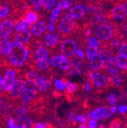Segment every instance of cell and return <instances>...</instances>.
<instances>
[{
  "label": "cell",
  "instance_id": "277c9868",
  "mask_svg": "<svg viewBox=\"0 0 127 128\" xmlns=\"http://www.w3.org/2000/svg\"><path fill=\"white\" fill-rule=\"evenodd\" d=\"M75 27V21L70 17L69 14H66L62 17L58 24L59 34L62 36H66L74 30Z\"/></svg>",
  "mask_w": 127,
  "mask_h": 128
},
{
  "label": "cell",
  "instance_id": "d4e9b609",
  "mask_svg": "<svg viewBox=\"0 0 127 128\" xmlns=\"http://www.w3.org/2000/svg\"><path fill=\"white\" fill-rule=\"evenodd\" d=\"M21 76L26 80H33V81H35V79L37 77V72L34 69L30 68L26 72L21 73Z\"/></svg>",
  "mask_w": 127,
  "mask_h": 128
},
{
  "label": "cell",
  "instance_id": "83f0119b",
  "mask_svg": "<svg viewBox=\"0 0 127 128\" xmlns=\"http://www.w3.org/2000/svg\"><path fill=\"white\" fill-rule=\"evenodd\" d=\"M116 62H117V66H118V68H120L123 71L124 70L125 72H126V70H127V60H126V57L118 55L116 57Z\"/></svg>",
  "mask_w": 127,
  "mask_h": 128
},
{
  "label": "cell",
  "instance_id": "91938a15",
  "mask_svg": "<svg viewBox=\"0 0 127 128\" xmlns=\"http://www.w3.org/2000/svg\"><path fill=\"white\" fill-rule=\"evenodd\" d=\"M99 128H106V126H105L104 124H101V125L99 126Z\"/></svg>",
  "mask_w": 127,
  "mask_h": 128
},
{
  "label": "cell",
  "instance_id": "e0dca14e",
  "mask_svg": "<svg viewBox=\"0 0 127 128\" xmlns=\"http://www.w3.org/2000/svg\"><path fill=\"white\" fill-rule=\"evenodd\" d=\"M30 36L31 34H30V30H25L20 31L14 36V42L19 44L25 45L30 39Z\"/></svg>",
  "mask_w": 127,
  "mask_h": 128
},
{
  "label": "cell",
  "instance_id": "603a6c76",
  "mask_svg": "<svg viewBox=\"0 0 127 128\" xmlns=\"http://www.w3.org/2000/svg\"><path fill=\"white\" fill-rule=\"evenodd\" d=\"M50 64H51V58L48 56L42 61H39L36 62L35 68H37L39 70H46L50 67Z\"/></svg>",
  "mask_w": 127,
  "mask_h": 128
},
{
  "label": "cell",
  "instance_id": "e575fe53",
  "mask_svg": "<svg viewBox=\"0 0 127 128\" xmlns=\"http://www.w3.org/2000/svg\"><path fill=\"white\" fill-rule=\"evenodd\" d=\"M10 8L8 6L4 5L0 7V19H5L9 15Z\"/></svg>",
  "mask_w": 127,
  "mask_h": 128
},
{
  "label": "cell",
  "instance_id": "816d5d0a",
  "mask_svg": "<svg viewBox=\"0 0 127 128\" xmlns=\"http://www.w3.org/2000/svg\"><path fill=\"white\" fill-rule=\"evenodd\" d=\"M75 54H77L78 57V58H80V59H83L84 56H85L84 52H83V50H81V49H78V50H76V53H75Z\"/></svg>",
  "mask_w": 127,
  "mask_h": 128
},
{
  "label": "cell",
  "instance_id": "c3c4849f",
  "mask_svg": "<svg viewBox=\"0 0 127 128\" xmlns=\"http://www.w3.org/2000/svg\"><path fill=\"white\" fill-rule=\"evenodd\" d=\"M117 110L120 114H125L127 110V106L126 105H119L117 108Z\"/></svg>",
  "mask_w": 127,
  "mask_h": 128
},
{
  "label": "cell",
  "instance_id": "ab89813d",
  "mask_svg": "<svg viewBox=\"0 0 127 128\" xmlns=\"http://www.w3.org/2000/svg\"><path fill=\"white\" fill-rule=\"evenodd\" d=\"M118 55L125 57L127 56V44L126 41H124V43H122V44L120 46L118 50Z\"/></svg>",
  "mask_w": 127,
  "mask_h": 128
},
{
  "label": "cell",
  "instance_id": "836d02e7",
  "mask_svg": "<svg viewBox=\"0 0 127 128\" xmlns=\"http://www.w3.org/2000/svg\"><path fill=\"white\" fill-rule=\"evenodd\" d=\"M86 44L88 45V46H94V47H97V48H99L100 46H101V42L94 37H89V38H87L86 39Z\"/></svg>",
  "mask_w": 127,
  "mask_h": 128
},
{
  "label": "cell",
  "instance_id": "8fae6325",
  "mask_svg": "<svg viewBox=\"0 0 127 128\" xmlns=\"http://www.w3.org/2000/svg\"><path fill=\"white\" fill-rule=\"evenodd\" d=\"M38 91H28V90H24L20 96V98L18 102L20 103L28 105L30 103L32 102L34 100L36 99V97L37 95Z\"/></svg>",
  "mask_w": 127,
  "mask_h": 128
},
{
  "label": "cell",
  "instance_id": "8992f818",
  "mask_svg": "<svg viewBox=\"0 0 127 128\" xmlns=\"http://www.w3.org/2000/svg\"><path fill=\"white\" fill-rule=\"evenodd\" d=\"M95 34L101 40L107 41L114 37V31L107 24H102L96 28Z\"/></svg>",
  "mask_w": 127,
  "mask_h": 128
},
{
  "label": "cell",
  "instance_id": "d6986e66",
  "mask_svg": "<svg viewBox=\"0 0 127 128\" xmlns=\"http://www.w3.org/2000/svg\"><path fill=\"white\" fill-rule=\"evenodd\" d=\"M15 123H16V124L18 126H22L24 128H30L34 124L33 119L30 116H27V114L22 115L20 117H17Z\"/></svg>",
  "mask_w": 127,
  "mask_h": 128
},
{
  "label": "cell",
  "instance_id": "7dc6e473",
  "mask_svg": "<svg viewBox=\"0 0 127 128\" xmlns=\"http://www.w3.org/2000/svg\"><path fill=\"white\" fill-rule=\"evenodd\" d=\"M88 128H97L98 127V124H97V120H93V119H90L88 122Z\"/></svg>",
  "mask_w": 127,
  "mask_h": 128
},
{
  "label": "cell",
  "instance_id": "7a4b0ae2",
  "mask_svg": "<svg viewBox=\"0 0 127 128\" xmlns=\"http://www.w3.org/2000/svg\"><path fill=\"white\" fill-rule=\"evenodd\" d=\"M16 78L12 85V87L11 88V91L8 94V98L12 101L13 103H15L18 102L20 96L24 91V80L23 77L21 76V71L19 70H16Z\"/></svg>",
  "mask_w": 127,
  "mask_h": 128
},
{
  "label": "cell",
  "instance_id": "ac0fdd59",
  "mask_svg": "<svg viewBox=\"0 0 127 128\" xmlns=\"http://www.w3.org/2000/svg\"><path fill=\"white\" fill-rule=\"evenodd\" d=\"M104 68L106 70V72L110 74H114L118 72V66L116 62V57L114 56H111L110 59H108L105 63H104Z\"/></svg>",
  "mask_w": 127,
  "mask_h": 128
},
{
  "label": "cell",
  "instance_id": "6da1fadb",
  "mask_svg": "<svg viewBox=\"0 0 127 128\" xmlns=\"http://www.w3.org/2000/svg\"><path fill=\"white\" fill-rule=\"evenodd\" d=\"M29 57V50L27 46L12 42L8 60L10 64L16 69L24 66L27 62Z\"/></svg>",
  "mask_w": 127,
  "mask_h": 128
},
{
  "label": "cell",
  "instance_id": "7402d4cb",
  "mask_svg": "<svg viewBox=\"0 0 127 128\" xmlns=\"http://www.w3.org/2000/svg\"><path fill=\"white\" fill-rule=\"evenodd\" d=\"M44 40L46 45L50 48H55L59 41V36L53 34H46L44 36Z\"/></svg>",
  "mask_w": 127,
  "mask_h": 128
},
{
  "label": "cell",
  "instance_id": "4dcf8cb0",
  "mask_svg": "<svg viewBox=\"0 0 127 128\" xmlns=\"http://www.w3.org/2000/svg\"><path fill=\"white\" fill-rule=\"evenodd\" d=\"M40 2L42 4V8L48 12L50 11L55 6L56 0H41Z\"/></svg>",
  "mask_w": 127,
  "mask_h": 128
},
{
  "label": "cell",
  "instance_id": "5b68a950",
  "mask_svg": "<svg viewBox=\"0 0 127 128\" xmlns=\"http://www.w3.org/2000/svg\"><path fill=\"white\" fill-rule=\"evenodd\" d=\"M78 50V45L76 42L72 39H66L61 42L60 50L62 54L67 58H72L75 55Z\"/></svg>",
  "mask_w": 127,
  "mask_h": 128
},
{
  "label": "cell",
  "instance_id": "db71d44e",
  "mask_svg": "<svg viewBox=\"0 0 127 128\" xmlns=\"http://www.w3.org/2000/svg\"><path fill=\"white\" fill-rule=\"evenodd\" d=\"M109 111L110 112L111 114H115L116 112L117 111V108L114 104V105H111V106L110 107Z\"/></svg>",
  "mask_w": 127,
  "mask_h": 128
},
{
  "label": "cell",
  "instance_id": "6f0895ef",
  "mask_svg": "<svg viewBox=\"0 0 127 128\" xmlns=\"http://www.w3.org/2000/svg\"><path fill=\"white\" fill-rule=\"evenodd\" d=\"M111 114H111L110 111H108V110H107V112L106 113V114H105V116H104V118H105V119H108V118H110L111 117Z\"/></svg>",
  "mask_w": 127,
  "mask_h": 128
},
{
  "label": "cell",
  "instance_id": "30bf717a",
  "mask_svg": "<svg viewBox=\"0 0 127 128\" xmlns=\"http://www.w3.org/2000/svg\"><path fill=\"white\" fill-rule=\"evenodd\" d=\"M37 91L40 92H46L51 87V80L44 77L43 76H39L35 79Z\"/></svg>",
  "mask_w": 127,
  "mask_h": 128
},
{
  "label": "cell",
  "instance_id": "44dd1931",
  "mask_svg": "<svg viewBox=\"0 0 127 128\" xmlns=\"http://www.w3.org/2000/svg\"><path fill=\"white\" fill-rule=\"evenodd\" d=\"M34 54L36 61L39 62V61H42L48 57L49 53H48V50H47L43 46H40L36 48Z\"/></svg>",
  "mask_w": 127,
  "mask_h": 128
},
{
  "label": "cell",
  "instance_id": "be15d7a7",
  "mask_svg": "<svg viewBox=\"0 0 127 128\" xmlns=\"http://www.w3.org/2000/svg\"><path fill=\"white\" fill-rule=\"evenodd\" d=\"M18 128H21V127H20V126H18ZM21 128H22V127H21Z\"/></svg>",
  "mask_w": 127,
  "mask_h": 128
},
{
  "label": "cell",
  "instance_id": "5bb4252c",
  "mask_svg": "<svg viewBox=\"0 0 127 128\" xmlns=\"http://www.w3.org/2000/svg\"><path fill=\"white\" fill-rule=\"evenodd\" d=\"M107 108L106 107H100L92 110L91 113L87 114V119H93L95 120H99L104 118L107 112Z\"/></svg>",
  "mask_w": 127,
  "mask_h": 128
},
{
  "label": "cell",
  "instance_id": "9a60e30c",
  "mask_svg": "<svg viewBox=\"0 0 127 128\" xmlns=\"http://www.w3.org/2000/svg\"><path fill=\"white\" fill-rule=\"evenodd\" d=\"M11 41L9 38H2L0 40V56H8L11 46Z\"/></svg>",
  "mask_w": 127,
  "mask_h": 128
},
{
  "label": "cell",
  "instance_id": "cb8c5ba5",
  "mask_svg": "<svg viewBox=\"0 0 127 128\" xmlns=\"http://www.w3.org/2000/svg\"><path fill=\"white\" fill-rule=\"evenodd\" d=\"M39 18V16L38 14L34 12V11H31V10H28L27 12H26V14H25V20L30 24H34V23H36L37 22Z\"/></svg>",
  "mask_w": 127,
  "mask_h": 128
},
{
  "label": "cell",
  "instance_id": "f546056e",
  "mask_svg": "<svg viewBox=\"0 0 127 128\" xmlns=\"http://www.w3.org/2000/svg\"><path fill=\"white\" fill-rule=\"evenodd\" d=\"M24 90H28V91H36L37 85L35 81L33 80H25L24 81Z\"/></svg>",
  "mask_w": 127,
  "mask_h": 128
},
{
  "label": "cell",
  "instance_id": "11a10c76",
  "mask_svg": "<svg viewBox=\"0 0 127 128\" xmlns=\"http://www.w3.org/2000/svg\"><path fill=\"white\" fill-rule=\"evenodd\" d=\"M40 1H41V0H28V2H29L31 5H32V6H35L40 4Z\"/></svg>",
  "mask_w": 127,
  "mask_h": 128
},
{
  "label": "cell",
  "instance_id": "4316f807",
  "mask_svg": "<svg viewBox=\"0 0 127 128\" xmlns=\"http://www.w3.org/2000/svg\"><path fill=\"white\" fill-rule=\"evenodd\" d=\"M65 89L66 90V94H69V96H70L72 94H74L75 92H77L78 86H77L76 84L72 83L71 82H69L66 79V81H65ZM69 96H67V97H69Z\"/></svg>",
  "mask_w": 127,
  "mask_h": 128
},
{
  "label": "cell",
  "instance_id": "ba28073f",
  "mask_svg": "<svg viewBox=\"0 0 127 128\" xmlns=\"http://www.w3.org/2000/svg\"><path fill=\"white\" fill-rule=\"evenodd\" d=\"M127 14L126 5L120 4L114 7L110 12V18L117 22L126 21Z\"/></svg>",
  "mask_w": 127,
  "mask_h": 128
},
{
  "label": "cell",
  "instance_id": "bcb514c9",
  "mask_svg": "<svg viewBox=\"0 0 127 128\" xmlns=\"http://www.w3.org/2000/svg\"><path fill=\"white\" fill-rule=\"evenodd\" d=\"M7 123H8V128H18V126H17L16 123H15L14 119L12 118H9Z\"/></svg>",
  "mask_w": 127,
  "mask_h": 128
},
{
  "label": "cell",
  "instance_id": "3957f363",
  "mask_svg": "<svg viewBox=\"0 0 127 128\" xmlns=\"http://www.w3.org/2000/svg\"><path fill=\"white\" fill-rule=\"evenodd\" d=\"M88 81L91 82L92 87L93 85L96 88L101 89V88H105L109 86L107 77L98 72H93V71H88Z\"/></svg>",
  "mask_w": 127,
  "mask_h": 128
},
{
  "label": "cell",
  "instance_id": "484cf974",
  "mask_svg": "<svg viewBox=\"0 0 127 128\" xmlns=\"http://www.w3.org/2000/svg\"><path fill=\"white\" fill-rule=\"evenodd\" d=\"M30 27V24L24 18H22L17 22L16 26H15V30L18 33L20 31L27 30Z\"/></svg>",
  "mask_w": 127,
  "mask_h": 128
},
{
  "label": "cell",
  "instance_id": "7bdbcfd3",
  "mask_svg": "<svg viewBox=\"0 0 127 128\" xmlns=\"http://www.w3.org/2000/svg\"><path fill=\"white\" fill-rule=\"evenodd\" d=\"M117 98L115 94H110L107 97V102L111 105L115 104V103L117 102Z\"/></svg>",
  "mask_w": 127,
  "mask_h": 128
},
{
  "label": "cell",
  "instance_id": "f6af8a7d",
  "mask_svg": "<svg viewBox=\"0 0 127 128\" xmlns=\"http://www.w3.org/2000/svg\"><path fill=\"white\" fill-rule=\"evenodd\" d=\"M75 120L78 121L80 124H86L87 121H88V119H87V118H86L85 116H84L83 114H79V115H78V116L76 117Z\"/></svg>",
  "mask_w": 127,
  "mask_h": 128
},
{
  "label": "cell",
  "instance_id": "d6a6232c",
  "mask_svg": "<svg viewBox=\"0 0 127 128\" xmlns=\"http://www.w3.org/2000/svg\"><path fill=\"white\" fill-rule=\"evenodd\" d=\"M120 43H121V38L117 37L114 40H111L110 42H109L108 44H107V45L108 46V47L110 48V49L112 50H115L117 47H119L120 45Z\"/></svg>",
  "mask_w": 127,
  "mask_h": 128
},
{
  "label": "cell",
  "instance_id": "f35d334b",
  "mask_svg": "<svg viewBox=\"0 0 127 128\" xmlns=\"http://www.w3.org/2000/svg\"><path fill=\"white\" fill-rule=\"evenodd\" d=\"M94 21L96 22L98 24H104L106 20H107V18L106 16L103 14V13H97L94 14Z\"/></svg>",
  "mask_w": 127,
  "mask_h": 128
},
{
  "label": "cell",
  "instance_id": "d590c367",
  "mask_svg": "<svg viewBox=\"0 0 127 128\" xmlns=\"http://www.w3.org/2000/svg\"><path fill=\"white\" fill-rule=\"evenodd\" d=\"M60 14V9L58 8V7H56L53 9L52 12H51V14L50 16V18H49V23H52V24H54V22L56 21L58 16Z\"/></svg>",
  "mask_w": 127,
  "mask_h": 128
},
{
  "label": "cell",
  "instance_id": "f1b7e54d",
  "mask_svg": "<svg viewBox=\"0 0 127 128\" xmlns=\"http://www.w3.org/2000/svg\"><path fill=\"white\" fill-rule=\"evenodd\" d=\"M98 54V48L91 46H88L87 50H86V56L89 61L91 60H92Z\"/></svg>",
  "mask_w": 127,
  "mask_h": 128
},
{
  "label": "cell",
  "instance_id": "60d3db41",
  "mask_svg": "<svg viewBox=\"0 0 127 128\" xmlns=\"http://www.w3.org/2000/svg\"><path fill=\"white\" fill-rule=\"evenodd\" d=\"M58 66H59V68L63 71H68L69 70V68H70V61H69V60H68V58H66Z\"/></svg>",
  "mask_w": 127,
  "mask_h": 128
},
{
  "label": "cell",
  "instance_id": "52a82bcc",
  "mask_svg": "<svg viewBox=\"0 0 127 128\" xmlns=\"http://www.w3.org/2000/svg\"><path fill=\"white\" fill-rule=\"evenodd\" d=\"M17 74H16V70L8 69L4 75L3 77V90L4 92L2 94L8 95L11 88L12 87V85L16 78Z\"/></svg>",
  "mask_w": 127,
  "mask_h": 128
},
{
  "label": "cell",
  "instance_id": "74e56055",
  "mask_svg": "<svg viewBox=\"0 0 127 128\" xmlns=\"http://www.w3.org/2000/svg\"><path fill=\"white\" fill-rule=\"evenodd\" d=\"M66 78L62 79H56L55 80V86L56 88L61 92H63L65 90V81Z\"/></svg>",
  "mask_w": 127,
  "mask_h": 128
},
{
  "label": "cell",
  "instance_id": "1f68e13d",
  "mask_svg": "<svg viewBox=\"0 0 127 128\" xmlns=\"http://www.w3.org/2000/svg\"><path fill=\"white\" fill-rule=\"evenodd\" d=\"M66 58H67V57H66L64 55H62V54L56 55V56L51 58V65L53 66H58Z\"/></svg>",
  "mask_w": 127,
  "mask_h": 128
},
{
  "label": "cell",
  "instance_id": "94428289",
  "mask_svg": "<svg viewBox=\"0 0 127 128\" xmlns=\"http://www.w3.org/2000/svg\"><path fill=\"white\" fill-rule=\"evenodd\" d=\"M2 124H3L2 120H0V128H2Z\"/></svg>",
  "mask_w": 127,
  "mask_h": 128
},
{
  "label": "cell",
  "instance_id": "8d00e7d4",
  "mask_svg": "<svg viewBox=\"0 0 127 128\" xmlns=\"http://www.w3.org/2000/svg\"><path fill=\"white\" fill-rule=\"evenodd\" d=\"M72 5V2L69 1V0H60V1L57 3V7L59 9H62V10H66L70 8Z\"/></svg>",
  "mask_w": 127,
  "mask_h": 128
},
{
  "label": "cell",
  "instance_id": "7c38bea8",
  "mask_svg": "<svg viewBox=\"0 0 127 128\" xmlns=\"http://www.w3.org/2000/svg\"><path fill=\"white\" fill-rule=\"evenodd\" d=\"M86 12H85V6L79 4V5H76L75 6H73L69 12V16L75 21V20H80L82 19L85 14Z\"/></svg>",
  "mask_w": 127,
  "mask_h": 128
},
{
  "label": "cell",
  "instance_id": "f907efd6",
  "mask_svg": "<svg viewBox=\"0 0 127 128\" xmlns=\"http://www.w3.org/2000/svg\"><path fill=\"white\" fill-rule=\"evenodd\" d=\"M47 30L50 32V34H53V32L55 31V25L54 24L52 23H49L48 26H47Z\"/></svg>",
  "mask_w": 127,
  "mask_h": 128
},
{
  "label": "cell",
  "instance_id": "9f6ffc18",
  "mask_svg": "<svg viewBox=\"0 0 127 128\" xmlns=\"http://www.w3.org/2000/svg\"><path fill=\"white\" fill-rule=\"evenodd\" d=\"M3 89V77L0 75V94H1L2 90Z\"/></svg>",
  "mask_w": 127,
  "mask_h": 128
},
{
  "label": "cell",
  "instance_id": "6125c7cd",
  "mask_svg": "<svg viewBox=\"0 0 127 128\" xmlns=\"http://www.w3.org/2000/svg\"><path fill=\"white\" fill-rule=\"evenodd\" d=\"M111 1H117V0H111Z\"/></svg>",
  "mask_w": 127,
  "mask_h": 128
},
{
  "label": "cell",
  "instance_id": "9c48e42d",
  "mask_svg": "<svg viewBox=\"0 0 127 128\" xmlns=\"http://www.w3.org/2000/svg\"><path fill=\"white\" fill-rule=\"evenodd\" d=\"M14 22L12 19H6L0 24V37L6 38L8 37L14 28Z\"/></svg>",
  "mask_w": 127,
  "mask_h": 128
},
{
  "label": "cell",
  "instance_id": "680465c9",
  "mask_svg": "<svg viewBox=\"0 0 127 128\" xmlns=\"http://www.w3.org/2000/svg\"><path fill=\"white\" fill-rule=\"evenodd\" d=\"M78 128H88V126L85 124H80Z\"/></svg>",
  "mask_w": 127,
  "mask_h": 128
},
{
  "label": "cell",
  "instance_id": "681fc988",
  "mask_svg": "<svg viewBox=\"0 0 127 128\" xmlns=\"http://www.w3.org/2000/svg\"><path fill=\"white\" fill-rule=\"evenodd\" d=\"M84 87H85V92H90L91 90V88H92V86H91V82H90L89 81H87V82H85Z\"/></svg>",
  "mask_w": 127,
  "mask_h": 128
},
{
  "label": "cell",
  "instance_id": "b9f144b4",
  "mask_svg": "<svg viewBox=\"0 0 127 128\" xmlns=\"http://www.w3.org/2000/svg\"><path fill=\"white\" fill-rule=\"evenodd\" d=\"M122 125V120L120 118H115L110 124L109 128H120Z\"/></svg>",
  "mask_w": 127,
  "mask_h": 128
},
{
  "label": "cell",
  "instance_id": "ffe728a7",
  "mask_svg": "<svg viewBox=\"0 0 127 128\" xmlns=\"http://www.w3.org/2000/svg\"><path fill=\"white\" fill-rule=\"evenodd\" d=\"M107 79H108L109 86L117 87L121 84V82L123 81V76H122V74H120V72H117L114 74H110L107 77Z\"/></svg>",
  "mask_w": 127,
  "mask_h": 128
},
{
  "label": "cell",
  "instance_id": "f5cc1de1",
  "mask_svg": "<svg viewBox=\"0 0 127 128\" xmlns=\"http://www.w3.org/2000/svg\"><path fill=\"white\" fill-rule=\"evenodd\" d=\"M84 35H85V37H88V38L91 37V30L89 29V28H85V30H84Z\"/></svg>",
  "mask_w": 127,
  "mask_h": 128
},
{
  "label": "cell",
  "instance_id": "2e32d148",
  "mask_svg": "<svg viewBox=\"0 0 127 128\" xmlns=\"http://www.w3.org/2000/svg\"><path fill=\"white\" fill-rule=\"evenodd\" d=\"M46 29V24L43 21L37 22L30 30V34L34 37H39L42 35Z\"/></svg>",
  "mask_w": 127,
  "mask_h": 128
},
{
  "label": "cell",
  "instance_id": "ee69618b",
  "mask_svg": "<svg viewBox=\"0 0 127 128\" xmlns=\"http://www.w3.org/2000/svg\"><path fill=\"white\" fill-rule=\"evenodd\" d=\"M67 119L73 125H75V113L73 111H69L67 114Z\"/></svg>",
  "mask_w": 127,
  "mask_h": 128
},
{
  "label": "cell",
  "instance_id": "4fadbf2b",
  "mask_svg": "<svg viewBox=\"0 0 127 128\" xmlns=\"http://www.w3.org/2000/svg\"><path fill=\"white\" fill-rule=\"evenodd\" d=\"M104 63H105V62L103 60V58L101 57V56L99 54H98L92 60H90L88 65L92 71L98 72V71L104 69Z\"/></svg>",
  "mask_w": 127,
  "mask_h": 128
}]
</instances>
